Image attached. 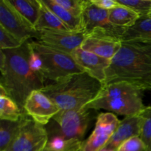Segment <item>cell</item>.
<instances>
[{
	"mask_svg": "<svg viewBox=\"0 0 151 151\" xmlns=\"http://www.w3.org/2000/svg\"><path fill=\"white\" fill-rule=\"evenodd\" d=\"M145 107L142 91L125 82L103 86L97 97L85 106L87 109H103L125 117L140 114Z\"/></svg>",
	"mask_w": 151,
	"mask_h": 151,
	"instance_id": "4",
	"label": "cell"
},
{
	"mask_svg": "<svg viewBox=\"0 0 151 151\" xmlns=\"http://www.w3.org/2000/svg\"><path fill=\"white\" fill-rule=\"evenodd\" d=\"M22 122V115L16 122L1 120L0 122V151H5L13 140Z\"/></svg>",
	"mask_w": 151,
	"mask_h": 151,
	"instance_id": "21",
	"label": "cell"
},
{
	"mask_svg": "<svg viewBox=\"0 0 151 151\" xmlns=\"http://www.w3.org/2000/svg\"><path fill=\"white\" fill-rule=\"evenodd\" d=\"M42 1L67 26L71 31H83L82 26V18L74 16L70 12L57 4L55 0H42Z\"/></svg>",
	"mask_w": 151,
	"mask_h": 151,
	"instance_id": "18",
	"label": "cell"
},
{
	"mask_svg": "<svg viewBox=\"0 0 151 151\" xmlns=\"http://www.w3.org/2000/svg\"><path fill=\"white\" fill-rule=\"evenodd\" d=\"M29 65H30L31 69L35 73L38 74V75L42 76V75H41V71H42V61H41V59L39 57V55L36 52H35L32 50V48H31L30 55H29Z\"/></svg>",
	"mask_w": 151,
	"mask_h": 151,
	"instance_id": "28",
	"label": "cell"
},
{
	"mask_svg": "<svg viewBox=\"0 0 151 151\" xmlns=\"http://www.w3.org/2000/svg\"><path fill=\"white\" fill-rule=\"evenodd\" d=\"M116 82L128 83L142 91L151 90V43L122 41L106 70L104 86Z\"/></svg>",
	"mask_w": 151,
	"mask_h": 151,
	"instance_id": "2",
	"label": "cell"
},
{
	"mask_svg": "<svg viewBox=\"0 0 151 151\" xmlns=\"http://www.w3.org/2000/svg\"><path fill=\"white\" fill-rule=\"evenodd\" d=\"M41 151H55V150H51V149H50L49 148V147H47V146H46L45 147V148L44 149V150H42Z\"/></svg>",
	"mask_w": 151,
	"mask_h": 151,
	"instance_id": "32",
	"label": "cell"
},
{
	"mask_svg": "<svg viewBox=\"0 0 151 151\" xmlns=\"http://www.w3.org/2000/svg\"><path fill=\"white\" fill-rule=\"evenodd\" d=\"M86 37L83 31L65 32L58 30H41L38 42L63 52L70 54L81 47Z\"/></svg>",
	"mask_w": 151,
	"mask_h": 151,
	"instance_id": "12",
	"label": "cell"
},
{
	"mask_svg": "<svg viewBox=\"0 0 151 151\" xmlns=\"http://www.w3.org/2000/svg\"><path fill=\"white\" fill-rule=\"evenodd\" d=\"M139 40L151 43V19L142 17L131 27L128 28L122 36V41Z\"/></svg>",
	"mask_w": 151,
	"mask_h": 151,
	"instance_id": "19",
	"label": "cell"
},
{
	"mask_svg": "<svg viewBox=\"0 0 151 151\" xmlns=\"http://www.w3.org/2000/svg\"><path fill=\"white\" fill-rule=\"evenodd\" d=\"M16 10L35 27L40 14V0H10Z\"/></svg>",
	"mask_w": 151,
	"mask_h": 151,
	"instance_id": "20",
	"label": "cell"
},
{
	"mask_svg": "<svg viewBox=\"0 0 151 151\" xmlns=\"http://www.w3.org/2000/svg\"><path fill=\"white\" fill-rule=\"evenodd\" d=\"M47 142L48 134L45 126L23 113L20 129L5 151H41Z\"/></svg>",
	"mask_w": 151,
	"mask_h": 151,
	"instance_id": "7",
	"label": "cell"
},
{
	"mask_svg": "<svg viewBox=\"0 0 151 151\" xmlns=\"http://www.w3.org/2000/svg\"><path fill=\"white\" fill-rule=\"evenodd\" d=\"M97 111L85 107L75 110H60L45 126L50 137H58L66 141L83 142L94 119Z\"/></svg>",
	"mask_w": 151,
	"mask_h": 151,
	"instance_id": "5",
	"label": "cell"
},
{
	"mask_svg": "<svg viewBox=\"0 0 151 151\" xmlns=\"http://www.w3.org/2000/svg\"><path fill=\"white\" fill-rule=\"evenodd\" d=\"M120 121L114 114L111 112L98 114L92 133L83 142V151H100L104 148Z\"/></svg>",
	"mask_w": 151,
	"mask_h": 151,
	"instance_id": "9",
	"label": "cell"
},
{
	"mask_svg": "<svg viewBox=\"0 0 151 151\" xmlns=\"http://www.w3.org/2000/svg\"><path fill=\"white\" fill-rule=\"evenodd\" d=\"M142 116L139 137L145 145L147 151H151V106H147L140 114Z\"/></svg>",
	"mask_w": 151,
	"mask_h": 151,
	"instance_id": "23",
	"label": "cell"
},
{
	"mask_svg": "<svg viewBox=\"0 0 151 151\" xmlns=\"http://www.w3.org/2000/svg\"><path fill=\"white\" fill-rule=\"evenodd\" d=\"M89 0H55L57 4L63 7L74 16L82 17L83 12Z\"/></svg>",
	"mask_w": 151,
	"mask_h": 151,
	"instance_id": "25",
	"label": "cell"
},
{
	"mask_svg": "<svg viewBox=\"0 0 151 151\" xmlns=\"http://www.w3.org/2000/svg\"><path fill=\"white\" fill-rule=\"evenodd\" d=\"M16 36L0 26V50H12L19 48L23 44Z\"/></svg>",
	"mask_w": 151,
	"mask_h": 151,
	"instance_id": "26",
	"label": "cell"
},
{
	"mask_svg": "<svg viewBox=\"0 0 151 151\" xmlns=\"http://www.w3.org/2000/svg\"><path fill=\"white\" fill-rule=\"evenodd\" d=\"M0 26L22 43L39 36V31L15 9L10 0H0Z\"/></svg>",
	"mask_w": 151,
	"mask_h": 151,
	"instance_id": "8",
	"label": "cell"
},
{
	"mask_svg": "<svg viewBox=\"0 0 151 151\" xmlns=\"http://www.w3.org/2000/svg\"><path fill=\"white\" fill-rule=\"evenodd\" d=\"M41 8L38 22L35 25V28L38 31L41 30H58L65 32H73L67 27L66 24L49 9L42 0H40Z\"/></svg>",
	"mask_w": 151,
	"mask_h": 151,
	"instance_id": "16",
	"label": "cell"
},
{
	"mask_svg": "<svg viewBox=\"0 0 151 151\" xmlns=\"http://www.w3.org/2000/svg\"><path fill=\"white\" fill-rule=\"evenodd\" d=\"M141 125L142 116L140 114L125 117L120 121L117 128L105 147L116 151L125 141L132 137H139Z\"/></svg>",
	"mask_w": 151,
	"mask_h": 151,
	"instance_id": "15",
	"label": "cell"
},
{
	"mask_svg": "<svg viewBox=\"0 0 151 151\" xmlns=\"http://www.w3.org/2000/svg\"><path fill=\"white\" fill-rule=\"evenodd\" d=\"M23 112L17 103L9 96H0V119L16 122L19 120Z\"/></svg>",
	"mask_w": 151,
	"mask_h": 151,
	"instance_id": "22",
	"label": "cell"
},
{
	"mask_svg": "<svg viewBox=\"0 0 151 151\" xmlns=\"http://www.w3.org/2000/svg\"><path fill=\"white\" fill-rule=\"evenodd\" d=\"M116 151H147V149L139 137H134L122 143Z\"/></svg>",
	"mask_w": 151,
	"mask_h": 151,
	"instance_id": "27",
	"label": "cell"
},
{
	"mask_svg": "<svg viewBox=\"0 0 151 151\" xmlns=\"http://www.w3.org/2000/svg\"><path fill=\"white\" fill-rule=\"evenodd\" d=\"M60 109L41 90L29 95L24 106V112L35 122L46 126Z\"/></svg>",
	"mask_w": 151,
	"mask_h": 151,
	"instance_id": "11",
	"label": "cell"
},
{
	"mask_svg": "<svg viewBox=\"0 0 151 151\" xmlns=\"http://www.w3.org/2000/svg\"><path fill=\"white\" fill-rule=\"evenodd\" d=\"M91 2L97 7L106 10H110L119 5L116 0H91Z\"/></svg>",
	"mask_w": 151,
	"mask_h": 151,
	"instance_id": "29",
	"label": "cell"
},
{
	"mask_svg": "<svg viewBox=\"0 0 151 151\" xmlns=\"http://www.w3.org/2000/svg\"><path fill=\"white\" fill-rule=\"evenodd\" d=\"M103 87V83L84 72L46 85L41 91L60 110L68 111L85 107Z\"/></svg>",
	"mask_w": 151,
	"mask_h": 151,
	"instance_id": "3",
	"label": "cell"
},
{
	"mask_svg": "<svg viewBox=\"0 0 151 151\" xmlns=\"http://www.w3.org/2000/svg\"><path fill=\"white\" fill-rule=\"evenodd\" d=\"M71 151H83V150H82V145H81V147H77V148L74 149V150H71Z\"/></svg>",
	"mask_w": 151,
	"mask_h": 151,
	"instance_id": "30",
	"label": "cell"
},
{
	"mask_svg": "<svg viewBox=\"0 0 151 151\" xmlns=\"http://www.w3.org/2000/svg\"><path fill=\"white\" fill-rule=\"evenodd\" d=\"M150 19H151V18H150Z\"/></svg>",
	"mask_w": 151,
	"mask_h": 151,
	"instance_id": "33",
	"label": "cell"
},
{
	"mask_svg": "<svg viewBox=\"0 0 151 151\" xmlns=\"http://www.w3.org/2000/svg\"><path fill=\"white\" fill-rule=\"evenodd\" d=\"M30 47L41 58V75L44 80L55 83L70 75L84 72L70 54L55 50L38 41H30Z\"/></svg>",
	"mask_w": 151,
	"mask_h": 151,
	"instance_id": "6",
	"label": "cell"
},
{
	"mask_svg": "<svg viewBox=\"0 0 151 151\" xmlns=\"http://www.w3.org/2000/svg\"><path fill=\"white\" fill-rule=\"evenodd\" d=\"M109 20L118 27H131L140 19V16L129 7L119 4L117 7L109 10Z\"/></svg>",
	"mask_w": 151,
	"mask_h": 151,
	"instance_id": "17",
	"label": "cell"
},
{
	"mask_svg": "<svg viewBox=\"0 0 151 151\" xmlns=\"http://www.w3.org/2000/svg\"><path fill=\"white\" fill-rule=\"evenodd\" d=\"M71 55L84 72L104 86L106 80V70L110 65V60L86 51L81 47L74 50Z\"/></svg>",
	"mask_w": 151,
	"mask_h": 151,
	"instance_id": "14",
	"label": "cell"
},
{
	"mask_svg": "<svg viewBox=\"0 0 151 151\" xmlns=\"http://www.w3.org/2000/svg\"><path fill=\"white\" fill-rule=\"evenodd\" d=\"M100 151H115V150H111V149H109V148H106V147H104V148L102 149V150H100Z\"/></svg>",
	"mask_w": 151,
	"mask_h": 151,
	"instance_id": "31",
	"label": "cell"
},
{
	"mask_svg": "<svg viewBox=\"0 0 151 151\" xmlns=\"http://www.w3.org/2000/svg\"><path fill=\"white\" fill-rule=\"evenodd\" d=\"M122 45V40L100 29H94L86 35L81 48L102 58L111 60Z\"/></svg>",
	"mask_w": 151,
	"mask_h": 151,
	"instance_id": "13",
	"label": "cell"
},
{
	"mask_svg": "<svg viewBox=\"0 0 151 151\" xmlns=\"http://www.w3.org/2000/svg\"><path fill=\"white\" fill-rule=\"evenodd\" d=\"M121 5L129 7L142 17L151 18V0H116Z\"/></svg>",
	"mask_w": 151,
	"mask_h": 151,
	"instance_id": "24",
	"label": "cell"
},
{
	"mask_svg": "<svg viewBox=\"0 0 151 151\" xmlns=\"http://www.w3.org/2000/svg\"><path fill=\"white\" fill-rule=\"evenodd\" d=\"M81 18L83 30L86 35L94 29H100L122 40L127 29L112 24L109 20V10L97 7L91 2V0L84 9Z\"/></svg>",
	"mask_w": 151,
	"mask_h": 151,
	"instance_id": "10",
	"label": "cell"
},
{
	"mask_svg": "<svg viewBox=\"0 0 151 151\" xmlns=\"http://www.w3.org/2000/svg\"><path fill=\"white\" fill-rule=\"evenodd\" d=\"M30 41H27L19 48L0 51V86L17 103L23 113L29 94L45 86L44 78L35 73L29 65Z\"/></svg>",
	"mask_w": 151,
	"mask_h": 151,
	"instance_id": "1",
	"label": "cell"
}]
</instances>
